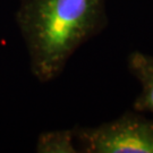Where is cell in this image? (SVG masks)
I'll return each instance as SVG.
<instances>
[{
    "label": "cell",
    "instance_id": "1",
    "mask_svg": "<svg viewBox=\"0 0 153 153\" xmlns=\"http://www.w3.org/2000/svg\"><path fill=\"white\" fill-rule=\"evenodd\" d=\"M102 0H36L31 34L44 75L59 68L100 22Z\"/></svg>",
    "mask_w": 153,
    "mask_h": 153
},
{
    "label": "cell",
    "instance_id": "3",
    "mask_svg": "<svg viewBox=\"0 0 153 153\" xmlns=\"http://www.w3.org/2000/svg\"><path fill=\"white\" fill-rule=\"evenodd\" d=\"M129 65L142 88L136 101V108L153 114V57L134 52L129 57Z\"/></svg>",
    "mask_w": 153,
    "mask_h": 153
},
{
    "label": "cell",
    "instance_id": "2",
    "mask_svg": "<svg viewBox=\"0 0 153 153\" xmlns=\"http://www.w3.org/2000/svg\"><path fill=\"white\" fill-rule=\"evenodd\" d=\"M85 142L93 153H153V121L123 117L88 131Z\"/></svg>",
    "mask_w": 153,
    "mask_h": 153
}]
</instances>
